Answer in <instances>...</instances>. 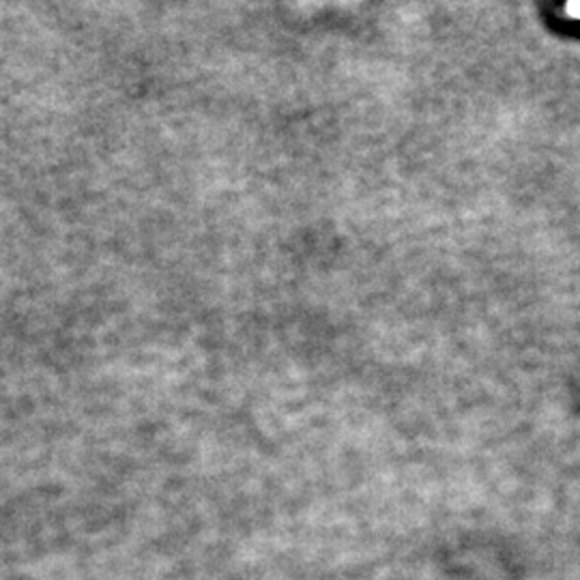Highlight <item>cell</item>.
<instances>
[{
    "instance_id": "obj_1",
    "label": "cell",
    "mask_w": 580,
    "mask_h": 580,
    "mask_svg": "<svg viewBox=\"0 0 580 580\" xmlns=\"http://www.w3.org/2000/svg\"><path fill=\"white\" fill-rule=\"evenodd\" d=\"M570 9H572V11H574V13L580 18V4H574V7H570Z\"/></svg>"
}]
</instances>
